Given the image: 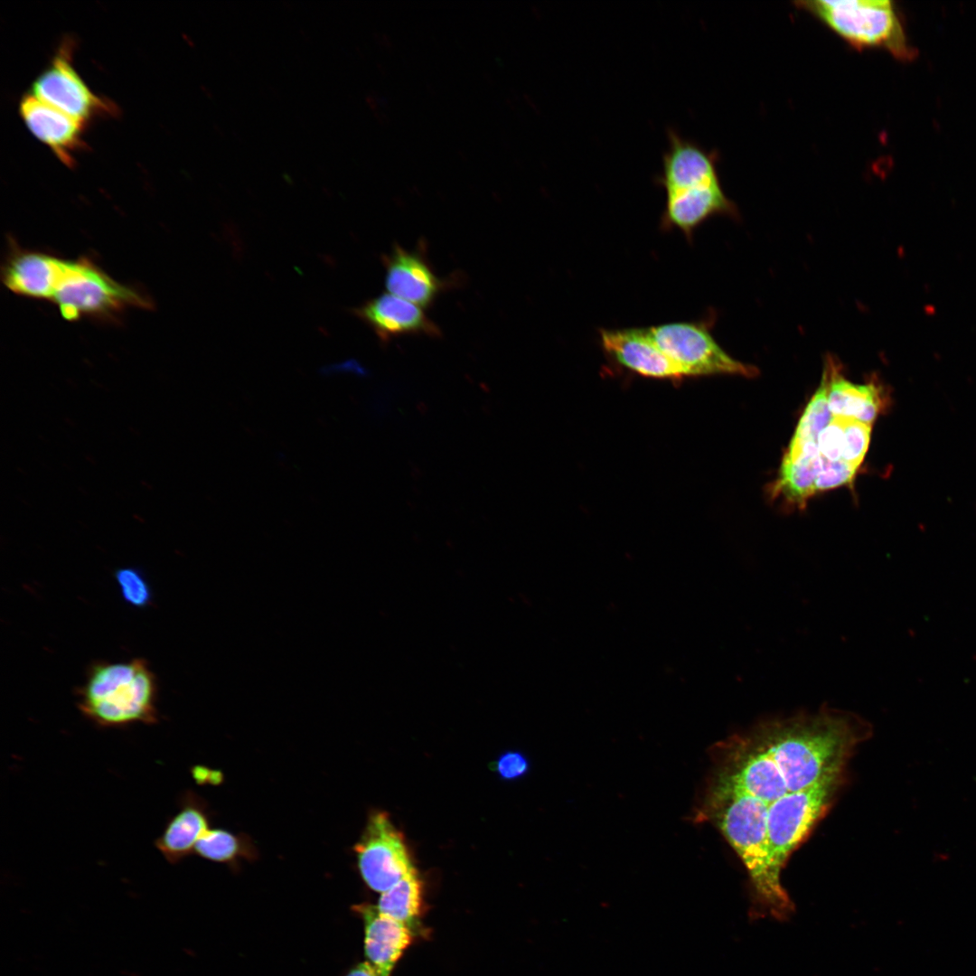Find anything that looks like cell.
I'll return each mask as SVG.
<instances>
[{"instance_id": "obj_8", "label": "cell", "mask_w": 976, "mask_h": 976, "mask_svg": "<svg viewBox=\"0 0 976 976\" xmlns=\"http://www.w3.org/2000/svg\"><path fill=\"white\" fill-rule=\"evenodd\" d=\"M841 774L842 771L829 774L807 788L788 792L768 805V837L781 869L829 808L841 782Z\"/></svg>"}, {"instance_id": "obj_29", "label": "cell", "mask_w": 976, "mask_h": 976, "mask_svg": "<svg viewBox=\"0 0 976 976\" xmlns=\"http://www.w3.org/2000/svg\"><path fill=\"white\" fill-rule=\"evenodd\" d=\"M346 976H378L369 962H362L353 968Z\"/></svg>"}, {"instance_id": "obj_11", "label": "cell", "mask_w": 976, "mask_h": 976, "mask_svg": "<svg viewBox=\"0 0 976 976\" xmlns=\"http://www.w3.org/2000/svg\"><path fill=\"white\" fill-rule=\"evenodd\" d=\"M32 95L67 115L87 123L101 116H115L117 107L94 94L72 64V42L65 40L47 68L37 77Z\"/></svg>"}, {"instance_id": "obj_18", "label": "cell", "mask_w": 976, "mask_h": 976, "mask_svg": "<svg viewBox=\"0 0 976 976\" xmlns=\"http://www.w3.org/2000/svg\"><path fill=\"white\" fill-rule=\"evenodd\" d=\"M828 401L833 417L854 419L872 425L885 407L884 391L875 382L857 384L839 372L833 361H828Z\"/></svg>"}, {"instance_id": "obj_1", "label": "cell", "mask_w": 976, "mask_h": 976, "mask_svg": "<svg viewBox=\"0 0 976 976\" xmlns=\"http://www.w3.org/2000/svg\"><path fill=\"white\" fill-rule=\"evenodd\" d=\"M768 803L738 789L705 780L690 816L694 823L709 822L742 860L751 885L754 919H788L794 906L781 882L782 869L772 853Z\"/></svg>"}, {"instance_id": "obj_23", "label": "cell", "mask_w": 976, "mask_h": 976, "mask_svg": "<svg viewBox=\"0 0 976 976\" xmlns=\"http://www.w3.org/2000/svg\"><path fill=\"white\" fill-rule=\"evenodd\" d=\"M872 425L854 419L844 421L841 459L859 468L868 449Z\"/></svg>"}, {"instance_id": "obj_21", "label": "cell", "mask_w": 976, "mask_h": 976, "mask_svg": "<svg viewBox=\"0 0 976 976\" xmlns=\"http://www.w3.org/2000/svg\"><path fill=\"white\" fill-rule=\"evenodd\" d=\"M194 854L207 860L233 865L241 859H255L258 852L247 835L215 828L209 829L200 838Z\"/></svg>"}, {"instance_id": "obj_10", "label": "cell", "mask_w": 976, "mask_h": 976, "mask_svg": "<svg viewBox=\"0 0 976 976\" xmlns=\"http://www.w3.org/2000/svg\"><path fill=\"white\" fill-rule=\"evenodd\" d=\"M354 852L363 881L376 892L389 889L415 868L403 835L384 812L370 814Z\"/></svg>"}, {"instance_id": "obj_26", "label": "cell", "mask_w": 976, "mask_h": 976, "mask_svg": "<svg viewBox=\"0 0 976 976\" xmlns=\"http://www.w3.org/2000/svg\"><path fill=\"white\" fill-rule=\"evenodd\" d=\"M844 421L845 418L833 417L831 422L820 434L817 446L821 457L830 461L841 459Z\"/></svg>"}, {"instance_id": "obj_19", "label": "cell", "mask_w": 976, "mask_h": 976, "mask_svg": "<svg viewBox=\"0 0 976 976\" xmlns=\"http://www.w3.org/2000/svg\"><path fill=\"white\" fill-rule=\"evenodd\" d=\"M821 469V455L816 446H807L795 457L784 456L773 495L786 502L803 507L815 493V481Z\"/></svg>"}, {"instance_id": "obj_14", "label": "cell", "mask_w": 976, "mask_h": 976, "mask_svg": "<svg viewBox=\"0 0 976 976\" xmlns=\"http://www.w3.org/2000/svg\"><path fill=\"white\" fill-rule=\"evenodd\" d=\"M382 343L408 335L440 337L441 330L417 305L394 296L381 294L353 309Z\"/></svg>"}, {"instance_id": "obj_7", "label": "cell", "mask_w": 976, "mask_h": 976, "mask_svg": "<svg viewBox=\"0 0 976 976\" xmlns=\"http://www.w3.org/2000/svg\"><path fill=\"white\" fill-rule=\"evenodd\" d=\"M710 756L709 781L738 789L768 804L789 792L776 762L751 731L716 744Z\"/></svg>"}, {"instance_id": "obj_3", "label": "cell", "mask_w": 976, "mask_h": 976, "mask_svg": "<svg viewBox=\"0 0 976 976\" xmlns=\"http://www.w3.org/2000/svg\"><path fill=\"white\" fill-rule=\"evenodd\" d=\"M667 139L662 170L654 178L666 197L661 226L663 230L678 229L690 239L707 219L732 215L736 209L721 186L718 153L706 150L671 127L667 129Z\"/></svg>"}, {"instance_id": "obj_28", "label": "cell", "mask_w": 976, "mask_h": 976, "mask_svg": "<svg viewBox=\"0 0 976 976\" xmlns=\"http://www.w3.org/2000/svg\"><path fill=\"white\" fill-rule=\"evenodd\" d=\"M194 780L201 784H218L221 780V774H218L217 771H212L204 766H194L192 770Z\"/></svg>"}, {"instance_id": "obj_13", "label": "cell", "mask_w": 976, "mask_h": 976, "mask_svg": "<svg viewBox=\"0 0 976 976\" xmlns=\"http://www.w3.org/2000/svg\"><path fill=\"white\" fill-rule=\"evenodd\" d=\"M385 286L388 291L421 307L431 306L440 293L456 282L442 279L427 258L424 246L408 250L395 244L384 254Z\"/></svg>"}, {"instance_id": "obj_6", "label": "cell", "mask_w": 976, "mask_h": 976, "mask_svg": "<svg viewBox=\"0 0 976 976\" xmlns=\"http://www.w3.org/2000/svg\"><path fill=\"white\" fill-rule=\"evenodd\" d=\"M49 301L67 321L113 318L130 308L151 309L152 301L120 284L88 258H57Z\"/></svg>"}, {"instance_id": "obj_16", "label": "cell", "mask_w": 976, "mask_h": 976, "mask_svg": "<svg viewBox=\"0 0 976 976\" xmlns=\"http://www.w3.org/2000/svg\"><path fill=\"white\" fill-rule=\"evenodd\" d=\"M210 812L206 802L192 791L184 792L177 812L168 820L155 847L165 860L176 864L194 853L200 838L209 830Z\"/></svg>"}, {"instance_id": "obj_27", "label": "cell", "mask_w": 976, "mask_h": 976, "mask_svg": "<svg viewBox=\"0 0 976 976\" xmlns=\"http://www.w3.org/2000/svg\"><path fill=\"white\" fill-rule=\"evenodd\" d=\"M494 769L501 779L513 781L527 774L530 764L526 755L521 752L507 751L497 758Z\"/></svg>"}, {"instance_id": "obj_22", "label": "cell", "mask_w": 976, "mask_h": 976, "mask_svg": "<svg viewBox=\"0 0 976 976\" xmlns=\"http://www.w3.org/2000/svg\"><path fill=\"white\" fill-rule=\"evenodd\" d=\"M828 391L829 375L824 370L821 385L805 408L785 455H795L806 444H817L820 434L833 418Z\"/></svg>"}, {"instance_id": "obj_15", "label": "cell", "mask_w": 976, "mask_h": 976, "mask_svg": "<svg viewBox=\"0 0 976 976\" xmlns=\"http://www.w3.org/2000/svg\"><path fill=\"white\" fill-rule=\"evenodd\" d=\"M21 117L29 130L48 145L67 166H73L74 155L84 146V122L38 99L24 95L19 107Z\"/></svg>"}, {"instance_id": "obj_17", "label": "cell", "mask_w": 976, "mask_h": 976, "mask_svg": "<svg viewBox=\"0 0 976 976\" xmlns=\"http://www.w3.org/2000/svg\"><path fill=\"white\" fill-rule=\"evenodd\" d=\"M365 927L364 948L378 976H389L395 963L411 942L410 928L379 913L375 906H361Z\"/></svg>"}, {"instance_id": "obj_2", "label": "cell", "mask_w": 976, "mask_h": 976, "mask_svg": "<svg viewBox=\"0 0 976 976\" xmlns=\"http://www.w3.org/2000/svg\"><path fill=\"white\" fill-rule=\"evenodd\" d=\"M751 732L776 762L788 791L794 792L841 772L872 727L852 712L824 705L813 713L762 721Z\"/></svg>"}, {"instance_id": "obj_24", "label": "cell", "mask_w": 976, "mask_h": 976, "mask_svg": "<svg viewBox=\"0 0 976 976\" xmlns=\"http://www.w3.org/2000/svg\"><path fill=\"white\" fill-rule=\"evenodd\" d=\"M116 579L125 601L135 607H145L151 601V590L143 575L135 568L117 570Z\"/></svg>"}, {"instance_id": "obj_4", "label": "cell", "mask_w": 976, "mask_h": 976, "mask_svg": "<svg viewBox=\"0 0 976 976\" xmlns=\"http://www.w3.org/2000/svg\"><path fill=\"white\" fill-rule=\"evenodd\" d=\"M76 696L81 714L99 727L158 722L157 680L144 659L95 662Z\"/></svg>"}, {"instance_id": "obj_5", "label": "cell", "mask_w": 976, "mask_h": 976, "mask_svg": "<svg viewBox=\"0 0 976 976\" xmlns=\"http://www.w3.org/2000/svg\"><path fill=\"white\" fill-rule=\"evenodd\" d=\"M794 5L857 50L882 49L901 61L916 56V50L907 42L901 16L890 0H811Z\"/></svg>"}, {"instance_id": "obj_20", "label": "cell", "mask_w": 976, "mask_h": 976, "mask_svg": "<svg viewBox=\"0 0 976 976\" xmlns=\"http://www.w3.org/2000/svg\"><path fill=\"white\" fill-rule=\"evenodd\" d=\"M422 900V884L414 868L389 889L381 893L376 906L379 913L411 927L418 918Z\"/></svg>"}, {"instance_id": "obj_9", "label": "cell", "mask_w": 976, "mask_h": 976, "mask_svg": "<svg viewBox=\"0 0 976 976\" xmlns=\"http://www.w3.org/2000/svg\"><path fill=\"white\" fill-rule=\"evenodd\" d=\"M660 349L689 378L717 374L754 377L757 369L727 354L701 322H674L646 328Z\"/></svg>"}, {"instance_id": "obj_25", "label": "cell", "mask_w": 976, "mask_h": 976, "mask_svg": "<svg viewBox=\"0 0 976 976\" xmlns=\"http://www.w3.org/2000/svg\"><path fill=\"white\" fill-rule=\"evenodd\" d=\"M858 469L842 459L830 461L821 456V469L815 481V493L851 483Z\"/></svg>"}, {"instance_id": "obj_12", "label": "cell", "mask_w": 976, "mask_h": 976, "mask_svg": "<svg viewBox=\"0 0 976 976\" xmlns=\"http://www.w3.org/2000/svg\"><path fill=\"white\" fill-rule=\"evenodd\" d=\"M599 338L608 358L637 375L671 380L689 378L660 349L646 328L601 329Z\"/></svg>"}]
</instances>
